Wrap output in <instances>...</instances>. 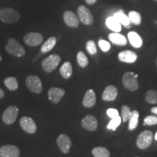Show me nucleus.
<instances>
[{
    "label": "nucleus",
    "instance_id": "nucleus-1",
    "mask_svg": "<svg viewBox=\"0 0 157 157\" xmlns=\"http://www.w3.org/2000/svg\"><path fill=\"white\" fill-rule=\"evenodd\" d=\"M21 19V15L17 10L11 7L0 10V21L8 24H14Z\"/></svg>",
    "mask_w": 157,
    "mask_h": 157
},
{
    "label": "nucleus",
    "instance_id": "nucleus-2",
    "mask_svg": "<svg viewBox=\"0 0 157 157\" xmlns=\"http://www.w3.org/2000/svg\"><path fill=\"white\" fill-rule=\"evenodd\" d=\"M5 50L9 54L17 58H21L25 56V50L23 47L20 44L18 41L14 38H10L7 41V44L5 46Z\"/></svg>",
    "mask_w": 157,
    "mask_h": 157
},
{
    "label": "nucleus",
    "instance_id": "nucleus-3",
    "mask_svg": "<svg viewBox=\"0 0 157 157\" xmlns=\"http://www.w3.org/2000/svg\"><path fill=\"white\" fill-rule=\"evenodd\" d=\"M60 57L58 55H50L46 58H44L42 62V66L44 71L47 73H51L56 69L60 62Z\"/></svg>",
    "mask_w": 157,
    "mask_h": 157
},
{
    "label": "nucleus",
    "instance_id": "nucleus-4",
    "mask_svg": "<svg viewBox=\"0 0 157 157\" xmlns=\"http://www.w3.org/2000/svg\"><path fill=\"white\" fill-rule=\"evenodd\" d=\"M25 84L31 93L40 94L42 92V83L39 76L35 75L29 76L25 79Z\"/></svg>",
    "mask_w": 157,
    "mask_h": 157
},
{
    "label": "nucleus",
    "instance_id": "nucleus-5",
    "mask_svg": "<svg viewBox=\"0 0 157 157\" xmlns=\"http://www.w3.org/2000/svg\"><path fill=\"white\" fill-rule=\"evenodd\" d=\"M122 84L124 87L130 91H135L139 87L138 81L135 76V74L131 71H127L124 74Z\"/></svg>",
    "mask_w": 157,
    "mask_h": 157
},
{
    "label": "nucleus",
    "instance_id": "nucleus-6",
    "mask_svg": "<svg viewBox=\"0 0 157 157\" xmlns=\"http://www.w3.org/2000/svg\"><path fill=\"white\" fill-rule=\"evenodd\" d=\"M153 141V133L149 130L143 131L137 138V146L140 149H146L151 145Z\"/></svg>",
    "mask_w": 157,
    "mask_h": 157
},
{
    "label": "nucleus",
    "instance_id": "nucleus-7",
    "mask_svg": "<svg viewBox=\"0 0 157 157\" xmlns=\"http://www.w3.org/2000/svg\"><path fill=\"white\" fill-rule=\"evenodd\" d=\"M18 108L15 105H10L3 112L2 121L7 125H10L16 121L18 115Z\"/></svg>",
    "mask_w": 157,
    "mask_h": 157
},
{
    "label": "nucleus",
    "instance_id": "nucleus-8",
    "mask_svg": "<svg viewBox=\"0 0 157 157\" xmlns=\"http://www.w3.org/2000/svg\"><path fill=\"white\" fill-rule=\"evenodd\" d=\"M78 17L79 21L84 25H90L93 23V15L87 7L80 5L77 9Z\"/></svg>",
    "mask_w": 157,
    "mask_h": 157
},
{
    "label": "nucleus",
    "instance_id": "nucleus-9",
    "mask_svg": "<svg viewBox=\"0 0 157 157\" xmlns=\"http://www.w3.org/2000/svg\"><path fill=\"white\" fill-rule=\"evenodd\" d=\"M44 37L42 34L37 32H31L26 34L23 37V42L29 47H36L42 44Z\"/></svg>",
    "mask_w": 157,
    "mask_h": 157
},
{
    "label": "nucleus",
    "instance_id": "nucleus-10",
    "mask_svg": "<svg viewBox=\"0 0 157 157\" xmlns=\"http://www.w3.org/2000/svg\"><path fill=\"white\" fill-rule=\"evenodd\" d=\"M21 128L29 134H34L36 132L37 127L35 121L29 117H23L20 120Z\"/></svg>",
    "mask_w": 157,
    "mask_h": 157
},
{
    "label": "nucleus",
    "instance_id": "nucleus-11",
    "mask_svg": "<svg viewBox=\"0 0 157 157\" xmlns=\"http://www.w3.org/2000/svg\"><path fill=\"white\" fill-rule=\"evenodd\" d=\"M56 143L62 153L67 154L70 152L71 147V140L68 135L64 134L60 135L57 138Z\"/></svg>",
    "mask_w": 157,
    "mask_h": 157
},
{
    "label": "nucleus",
    "instance_id": "nucleus-12",
    "mask_svg": "<svg viewBox=\"0 0 157 157\" xmlns=\"http://www.w3.org/2000/svg\"><path fill=\"white\" fill-rule=\"evenodd\" d=\"M20 149L13 145H5L0 147V157H19Z\"/></svg>",
    "mask_w": 157,
    "mask_h": 157
},
{
    "label": "nucleus",
    "instance_id": "nucleus-13",
    "mask_svg": "<svg viewBox=\"0 0 157 157\" xmlns=\"http://www.w3.org/2000/svg\"><path fill=\"white\" fill-rule=\"evenodd\" d=\"M82 127L86 130L94 132L98 129V127L97 119L92 115L86 116L82 120Z\"/></svg>",
    "mask_w": 157,
    "mask_h": 157
},
{
    "label": "nucleus",
    "instance_id": "nucleus-14",
    "mask_svg": "<svg viewBox=\"0 0 157 157\" xmlns=\"http://www.w3.org/2000/svg\"><path fill=\"white\" fill-rule=\"evenodd\" d=\"M49 100L54 104H58L65 95V90L61 88L52 87L48 90Z\"/></svg>",
    "mask_w": 157,
    "mask_h": 157
},
{
    "label": "nucleus",
    "instance_id": "nucleus-15",
    "mask_svg": "<svg viewBox=\"0 0 157 157\" xmlns=\"http://www.w3.org/2000/svg\"><path fill=\"white\" fill-rule=\"evenodd\" d=\"M65 23L71 28H77L79 25V19L72 11H66L63 14Z\"/></svg>",
    "mask_w": 157,
    "mask_h": 157
},
{
    "label": "nucleus",
    "instance_id": "nucleus-16",
    "mask_svg": "<svg viewBox=\"0 0 157 157\" xmlns=\"http://www.w3.org/2000/svg\"><path fill=\"white\" fill-rule=\"evenodd\" d=\"M118 58L121 62L132 63L136 61L137 56L135 52L131 50H124L120 52L118 55Z\"/></svg>",
    "mask_w": 157,
    "mask_h": 157
},
{
    "label": "nucleus",
    "instance_id": "nucleus-17",
    "mask_svg": "<svg viewBox=\"0 0 157 157\" xmlns=\"http://www.w3.org/2000/svg\"><path fill=\"white\" fill-rule=\"evenodd\" d=\"M118 95V90L117 87L113 85H109L105 88L103 94H102V98L103 101H113L117 98Z\"/></svg>",
    "mask_w": 157,
    "mask_h": 157
},
{
    "label": "nucleus",
    "instance_id": "nucleus-18",
    "mask_svg": "<svg viewBox=\"0 0 157 157\" xmlns=\"http://www.w3.org/2000/svg\"><path fill=\"white\" fill-rule=\"evenodd\" d=\"M96 103V95L93 90H89L86 92L83 98L82 104L85 108H92Z\"/></svg>",
    "mask_w": 157,
    "mask_h": 157
},
{
    "label": "nucleus",
    "instance_id": "nucleus-19",
    "mask_svg": "<svg viewBox=\"0 0 157 157\" xmlns=\"http://www.w3.org/2000/svg\"><path fill=\"white\" fill-rule=\"evenodd\" d=\"M109 39L111 42L119 46H124V45H126L127 43L126 37L117 32L110 34L109 35Z\"/></svg>",
    "mask_w": 157,
    "mask_h": 157
},
{
    "label": "nucleus",
    "instance_id": "nucleus-20",
    "mask_svg": "<svg viewBox=\"0 0 157 157\" xmlns=\"http://www.w3.org/2000/svg\"><path fill=\"white\" fill-rule=\"evenodd\" d=\"M128 39L130 42V44L132 45L134 48H139L142 46L143 44V40L141 39L137 33L135 32V31H130L128 33Z\"/></svg>",
    "mask_w": 157,
    "mask_h": 157
},
{
    "label": "nucleus",
    "instance_id": "nucleus-21",
    "mask_svg": "<svg viewBox=\"0 0 157 157\" xmlns=\"http://www.w3.org/2000/svg\"><path fill=\"white\" fill-rule=\"evenodd\" d=\"M60 73L64 78H69L72 76L73 68L70 62H65L60 68Z\"/></svg>",
    "mask_w": 157,
    "mask_h": 157
},
{
    "label": "nucleus",
    "instance_id": "nucleus-22",
    "mask_svg": "<svg viewBox=\"0 0 157 157\" xmlns=\"http://www.w3.org/2000/svg\"><path fill=\"white\" fill-rule=\"evenodd\" d=\"M57 43V39L55 36H51L49 38L46 42H44L42 44V48H41V51L43 53H46V52H50L54 48Z\"/></svg>",
    "mask_w": 157,
    "mask_h": 157
},
{
    "label": "nucleus",
    "instance_id": "nucleus-23",
    "mask_svg": "<svg viewBox=\"0 0 157 157\" xmlns=\"http://www.w3.org/2000/svg\"><path fill=\"white\" fill-rule=\"evenodd\" d=\"M106 25L108 28L117 33L119 32L121 29V23L114 17H108L106 19Z\"/></svg>",
    "mask_w": 157,
    "mask_h": 157
},
{
    "label": "nucleus",
    "instance_id": "nucleus-24",
    "mask_svg": "<svg viewBox=\"0 0 157 157\" xmlns=\"http://www.w3.org/2000/svg\"><path fill=\"white\" fill-rule=\"evenodd\" d=\"M4 83L7 89L11 91H15L18 88V82L14 76H8L4 80Z\"/></svg>",
    "mask_w": 157,
    "mask_h": 157
},
{
    "label": "nucleus",
    "instance_id": "nucleus-25",
    "mask_svg": "<svg viewBox=\"0 0 157 157\" xmlns=\"http://www.w3.org/2000/svg\"><path fill=\"white\" fill-rule=\"evenodd\" d=\"M138 118L139 112L136 110L131 112V115L129 119V130H134L137 128L138 125Z\"/></svg>",
    "mask_w": 157,
    "mask_h": 157
},
{
    "label": "nucleus",
    "instance_id": "nucleus-26",
    "mask_svg": "<svg viewBox=\"0 0 157 157\" xmlns=\"http://www.w3.org/2000/svg\"><path fill=\"white\" fill-rule=\"evenodd\" d=\"M113 17H114L115 18L121 23V24L124 25L125 27L127 26V25H130L131 22L130 21H129V17L127 16V15L123 13V11L120 10L119 12H118V13H115L114 16Z\"/></svg>",
    "mask_w": 157,
    "mask_h": 157
},
{
    "label": "nucleus",
    "instance_id": "nucleus-27",
    "mask_svg": "<svg viewBox=\"0 0 157 157\" xmlns=\"http://www.w3.org/2000/svg\"><path fill=\"white\" fill-rule=\"evenodd\" d=\"M92 154L95 157H110V152L104 147H96L92 151Z\"/></svg>",
    "mask_w": 157,
    "mask_h": 157
},
{
    "label": "nucleus",
    "instance_id": "nucleus-28",
    "mask_svg": "<svg viewBox=\"0 0 157 157\" xmlns=\"http://www.w3.org/2000/svg\"><path fill=\"white\" fill-rule=\"evenodd\" d=\"M76 59H77V63L78 66L82 68H85L88 65V58L86 56V55L83 52L80 51L78 52L77 56H76Z\"/></svg>",
    "mask_w": 157,
    "mask_h": 157
},
{
    "label": "nucleus",
    "instance_id": "nucleus-29",
    "mask_svg": "<svg viewBox=\"0 0 157 157\" xmlns=\"http://www.w3.org/2000/svg\"><path fill=\"white\" fill-rule=\"evenodd\" d=\"M145 98L148 103L157 104V91L156 90H149L146 93Z\"/></svg>",
    "mask_w": 157,
    "mask_h": 157
},
{
    "label": "nucleus",
    "instance_id": "nucleus-30",
    "mask_svg": "<svg viewBox=\"0 0 157 157\" xmlns=\"http://www.w3.org/2000/svg\"><path fill=\"white\" fill-rule=\"evenodd\" d=\"M128 17L131 23L135 25H140L141 23V15L136 11H131L129 13Z\"/></svg>",
    "mask_w": 157,
    "mask_h": 157
},
{
    "label": "nucleus",
    "instance_id": "nucleus-31",
    "mask_svg": "<svg viewBox=\"0 0 157 157\" xmlns=\"http://www.w3.org/2000/svg\"><path fill=\"white\" fill-rule=\"evenodd\" d=\"M121 121V118L118 116L117 117L113 118L111 119L109 123V124L107 125V128L109 129H112V130H116V129L120 125Z\"/></svg>",
    "mask_w": 157,
    "mask_h": 157
},
{
    "label": "nucleus",
    "instance_id": "nucleus-32",
    "mask_svg": "<svg viewBox=\"0 0 157 157\" xmlns=\"http://www.w3.org/2000/svg\"><path fill=\"white\" fill-rule=\"evenodd\" d=\"M131 112L132 111H130L129 107L127 106V105H122V107H121V117H122L121 118H122V121L124 122H126L129 120Z\"/></svg>",
    "mask_w": 157,
    "mask_h": 157
},
{
    "label": "nucleus",
    "instance_id": "nucleus-33",
    "mask_svg": "<svg viewBox=\"0 0 157 157\" xmlns=\"http://www.w3.org/2000/svg\"><path fill=\"white\" fill-rule=\"evenodd\" d=\"M86 49H87V52L90 55H95L97 53V48H96L95 43L93 40L88 41L86 44Z\"/></svg>",
    "mask_w": 157,
    "mask_h": 157
},
{
    "label": "nucleus",
    "instance_id": "nucleus-34",
    "mask_svg": "<svg viewBox=\"0 0 157 157\" xmlns=\"http://www.w3.org/2000/svg\"><path fill=\"white\" fill-rule=\"evenodd\" d=\"M157 124V117L155 116H148L145 118L144 124L145 125H155Z\"/></svg>",
    "mask_w": 157,
    "mask_h": 157
},
{
    "label": "nucleus",
    "instance_id": "nucleus-35",
    "mask_svg": "<svg viewBox=\"0 0 157 157\" xmlns=\"http://www.w3.org/2000/svg\"><path fill=\"white\" fill-rule=\"evenodd\" d=\"M98 44H99L100 48L103 52H107L110 50L111 48V45H110L109 42H108L107 41L103 40V39H101V40L98 42Z\"/></svg>",
    "mask_w": 157,
    "mask_h": 157
},
{
    "label": "nucleus",
    "instance_id": "nucleus-36",
    "mask_svg": "<svg viewBox=\"0 0 157 157\" xmlns=\"http://www.w3.org/2000/svg\"><path fill=\"white\" fill-rule=\"evenodd\" d=\"M107 115L109 116V117H111V119H113V118L117 117L119 116V112L117 109H109L107 110Z\"/></svg>",
    "mask_w": 157,
    "mask_h": 157
},
{
    "label": "nucleus",
    "instance_id": "nucleus-37",
    "mask_svg": "<svg viewBox=\"0 0 157 157\" xmlns=\"http://www.w3.org/2000/svg\"><path fill=\"white\" fill-rule=\"evenodd\" d=\"M96 2H97V0H85V2L89 5H94Z\"/></svg>",
    "mask_w": 157,
    "mask_h": 157
},
{
    "label": "nucleus",
    "instance_id": "nucleus-38",
    "mask_svg": "<svg viewBox=\"0 0 157 157\" xmlns=\"http://www.w3.org/2000/svg\"><path fill=\"white\" fill-rule=\"evenodd\" d=\"M5 92L3 91L2 89H1V88H0V99H2V98L5 97Z\"/></svg>",
    "mask_w": 157,
    "mask_h": 157
},
{
    "label": "nucleus",
    "instance_id": "nucleus-39",
    "mask_svg": "<svg viewBox=\"0 0 157 157\" xmlns=\"http://www.w3.org/2000/svg\"><path fill=\"white\" fill-rule=\"evenodd\" d=\"M151 112L157 115V107H154L151 109Z\"/></svg>",
    "mask_w": 157,
    "mask_h": 157
},
{
    "label": "nucleus",
    "instance_id": "nucleus-40",
    "mask_svg": "<svg viewBox=\"0 0 157 157\" xmlns=\"http://www.w3.org/2000/svg\"><path fill=\"white\" fill-rule=\"evenodd\" d=\"M2 57L1 54H0V62H2Z\"/></svg>",
    "mask_w": 157,
    "mask_h": 157
},
{
    "label": "nucleus",
    "instance_id": "nucleus-41",
    "mask_svg": "<svg viewBox=\"0 0 157 157\" xmlns=\"http://www.w3.org/2000/svg\"><path fill=\"white\" fill-rule=\"evenodd\" d=\"M155 139L157 140V132L156 133V135H155Z\"/></svg>",
    "mask_w": 157,
    "mask_h": 157
},
{
    "label": "nucleus",
    "instance_id": "nucleus-42",
    "mask_svg": "<svg viewBox=\"0 0 157 157\" xmlns=\"http://www.w3.org/2000/svg\"><path fill=\"white\" fill-rule=\"evenodd\" d=\"M156 67H157V56H156Z\"/></svg>",
    "mask_w": 157,
    "mask_h": 157
},
{
    "label": "nucleus",
    "instance_id": "nucleus-43",
    "mask_svg": "<svg viewBox=\"0 0 157 157\" xmlns=\"http://www.w3.org/2000/svg\"><path fill=\"white\" fill-rule=\"evenodd\" d=\"M135 77H136V78H137V76H138V75H137V74H135Z\"/></svg>",
    "mask_w": 157,
    "mask_h": 157
},
{
    "label": "nucleus",
    "instance_id": "nucleus-44",
    "mask_svg": "<svg viewBox=\"0 0 157 157\" xmlns=\"http://www.w3.org/2000/svg\"><path fill=\"white\" fill-rule=\"evenodd\" d=\"M154 1H155V2H157V0H154Z\"/></svg>",
    "mask_w": 157,
    "mask_h": 157
}]
</instances>
